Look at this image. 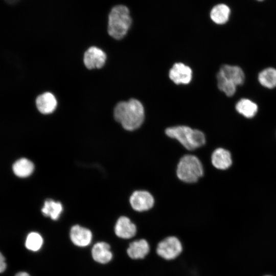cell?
<instances>
[{
	"instance_id": "6da1fadb",
	"label": "cell",
	"mask_w": 276,
	"mask_h": 276,
	"mask_svg": "<svg viewBox=\"0 0 276 276\" xmlns=\"http://www.w3.org/2000/svg\"><path fill=\"white\" fill-rule=\"evenodd\" d=\"M115 120L127 130L132 131L139 128L143 124L145 112L140 101L131 99L127 101L119 102L113 112Z\"/></svg>"
},
{
	"instance_id": "7a4b0ae2",
	"label": "cell",
	"mask_w": 276,
	"mask_h": 276,
	"mask_svg": "<svg viewBox=\"0 0 276 276\" xmlns=\"http://www.w3.org/2000/svg\"><path fill=\"white\" fill-rule=\"evenodd\" d=\"M131 24L128 8L123 5L113 7L108 15L107 31L110 36L116 39L124 37Z\"/></svg>"
},
{
	"instance_id": "3957f363",
	"label": "cell",
	"mask_w": 276,
	"mask_h": 276,
	"mask_svg": "<svg viewBox=\"0 0 276 276\" xmlns=\"http://www.w3.org/2000/svg\"><path fill=\"white\" fill-rule=\"evenodd\" d=\"M165 133L168 136L177 140L189 150L200 147L205 143V135L202 131L186 126L168 127L165 130Z\"/></svg>"
},
{
	"instance_id": "277c9868",
	"label": "cell",
	"mask_w": 276,
	"mask_h": 276,
	"mask_svg": "<svg viewBox=\"0 0 276 276\" xmlns=\"http://www.w3.org/2000/svg\"><path fill=\"white\" fill-rule=\"evenodd\" d=\"M178 178L187 183L196 182L203 174V166L195 155H186L178 163L176 169Z\"/></svg>"
},
{
	"instance_id": "5b68a950",
	"label": "cell",
	"mask_w": 276,
	"mask_h": 276,
	"mask_svg": "<svg viewBox=\"0 0 276 276\" xmlns=\"http://www.w3.org/2000/svg\"><path fill=\"white\" fill-rule=\"evenodd\" d=\"M182 246L180 240L175 236H169L157 245V254L166 260L175 259L181 253Z\"/></svg>"
},
{
	"instance_id": "8992f818",
	"label": "cell",
	"mask_w": 276,
	"mask_h": 276,
	"mask_svg": "<svg viewBox=\"0 0 276 276\" xmlns=\"http://www.w3.org/2000/svg\"><path fill=\"white\" fill-rule=\"evenodd\" d=\"M131 208L137 212H144L151 209L154 205V199L149 192L135 191L129 198Z\"/></svg>"
},
{
	"instance_id": "52a82bcc",
	"label": "cell",
	"mask_w": 276,
	"mask_h": 276,
	"mask_svg": "<svg viewBox=\"0 0 276 276\" xmlns=\"http://www.w3.org/2000/svg\"><path fill=\"white\" fill-rule=\"evenodd\" d=\"M106 59L105 53L95 46L88 48L83 55L84 64L88 69L101 68L105 64Z\"/></svg>"
},
{
	"instance_id": "ba28073f",
	"label": "cell",
	"mask_w": 276,
	"mask_h": 276,
	"mask_svg": "<svg viewBox=\"0 0 276 276\" xmlns=\"http://www.w3.org/2000/svg\"><path fill=\"white\" fill-rule=\"evenodd\" d=\"M169 76L175 84H188L192 79V71L182 63H175L169 71Z\"/></svg>"
},
{
	"instance_id": "9c48e42d",
	"label": "cell",
	"mask_w": 276,
	"mask_h": 276,
	"mask_svg": "<svg viewBox=\"0 0 276 276\" xmlns=\"http://www.w3.org/2000/svg\"><path fill=\"white\" fill-rule=\"evenodd\" d=\"M135 224L126 216H121L117 220L114 226L116 236L124 239H129L133 237L136 233Z\"/></svg>"
},
{
	"instance_id": "30bf717a",
	"label": "cell",
	"mask_w": 276,
	"mask_h": 276,
	"mask_svg": "<svg viewBox=\"0 0 276 276\" xmlns=\"http://www.w3.org/2000/svg\"><path fill=\"white\" fill-rule=\"evenodd\" d=\"M70 238L75 245L80 247L86 246L91 242L92 233L88 228L75 225L71 229Z\"/></svg>"
},
{
	"instance_id": "8fae6325",
	"label": "cell",
	"mask_w": 276,
	"mask_h": 276,
	"mask_svg": "<svg viewBox=\"0 0 276 276\" xmlns=\"http://www.w3.org/2000/svg\"><path fill=\"white\" fill-rule=\"evenodd\" d=\"M219 72L237 86L243 84L245 81V74L239 66L223 64L220 67Z\"/></svg>"
},
{
	"instance_id": "7c38bea8",
	"label": "cell",
	"mask_w": 276,
	"mask_h": 276,
	"mask_svg": "<svg viewBox=\"0 0 276 276\" xmlns=\"http://www.w3.org/2000/svg\"><path fill=\"white\" fill-rule=\"evenodd\" d=\"M150 246L144 239L133 241L130 243L127 249L128 257L133 260L144 259L149 252Z\"/></svg>"
},
{
	"instance_id": "4fadbf2b",
	"label": "cell",
	"mask_w": 276,
	"mask_h": 276,
	"mask_svg": "<svg viewBox=\"0 0 276 276\" xmlns=\"http://www.w3.org/2000/svg\"><path fill=\"white\" fill-rule=\"evenodd\" d=\"M91 255L95 261L101 264H106L112 258L110 246L105 242L96 243L92 248Z\"/></svg>"
},
{
	"instance_id": "5bb4252c",
	"label": "cell",
	"mask_w": 276,
	"mask_h": 276,
	"mask_svg": "<svg viewBox=\"0 0 276 276\" xmlns=\"http://www.w3.org/2000/svg\"><path fill=\"white\" fill-rule=\"evenodd\" d=\"M35 103L38 110L43 114L52 112L57 106L55 96L50 92H45L38 96Z\"/></svg>"
},
{
	"instance_id": "9a60e30c",
	"label": "cell",
	"mask_w": 276,
	"mask_h": 276,
	"mask_svg": "<svg viewBox=\"0 0 276 276\" xmlns=\"http://www.w3.org/2000/svg\"><path fill=\"white\" fill-rule=\"evenodd\" d=\"M211 161L213 165L217 169L225 170L232 164L230 152L223 148L216 149L212 153Z\"/></svg>"
},
{
	"instance_id": "2e32d148",
	"label": "cell",
	"mask_w": 276,
	"mask_h": 276,
	"mask_svg": "<svg viewBox=\"0 0 276 276\" xmlns=\"http://www.w3.org/2000/svg\"><path fill=\"white\" fill-rule=\"evenodd\" d=\"M231 9L225 4H218L214 6L210 11V17L216 24L223 25L229 19Z\"/></svg>"
},
{
	"instance_id": "e0dca14e",
	"label": "cell",
	"mask_w": 276,
	"mask_h": 276,
	"mask_svg": "<svg viewBox=\"0 0 276 276\" xmlns=\"http://www.w3.org/2000/svg\"><path fill=\"white\" fill-rule=\"evenodd\" d=\"M235 108L240 114L247 118H253L258 109L257 104L247 98H242L238 101L236 104Z\"/></svg>"
},
{
	"instance_id": "ac0fdd59",
	"label": "cell",
	"mask_w": 276,
	"mask_h": 276,
	"mask_svg": "<svg viewBox=\"0 0 276 276\" xmlns=\"http://www.w3.org/2000/svg\"><path fill=\"white\" fill-rule=\"evenodd\" d=\"M258 79L261 85L266 88L276 87V69L272 67L263 69L259 73Z\"/></svg>"
},
{
	"instance_id": "d6986e66",
	"label": "cell",
	"mask_w": 276,
	"mask_h": 276,
	"mask_svg": "<svg viewBox=\"0 0 276 276\" xmlns=\"http://www.w3.org/2000/svg\"><path fill=\"white\" fill-rule=\"evenodd\" d=\"M62 209V205L60 202L48 199L45 201L41 212L44 216L50 217L52 220H56L59 218Z\"/></svg>"
},
{
	"instance_id": "ffe728a7",
	"label": "cell",
	"mask_w": 276,
	"mask_h": 276,
	"mask_svg": "<svg viewBox=\"0 0 276 276\" xmlns=\"http://www.w3.org/2000/svg\"><path fill=\"white\" fill-rule=\"evenodd\" d=\"M33 164L28 159L23 158L17 160L13 165L14 174L20 177H26L33 172Z\"/></svg>"
},
{
	"instance_id": "44dd1931",
	"label": "cell",
	"mask_w": 276,
	"mask_h": 276,
	"mask_svg": "<svg viewBox=\"0 0 276 276\" xmlns=\"http://www.w3.org/2000/svg\"><path fill=\"white\" fill-rule=\"evenodd\" d=\"M217 86L220 90L227 96H233L236 91L237 85L222 76L219 72L217 74Z\"/></svg>"
},
{
	"instance_id": "7402d4cb",
	"label": "cell",
	"mask_w": 276,
	"mask_h": 276,
	"mask_svg": "<svg viewBox=\"0 0 276 276\" xmlns=\"http://www.w3.org/2000/svg\"><path fill=\"white\" fill-rule=\"evenodd\" d=\"M43 244L41 236L37 232L30 233L26 238L25 246L31 251H36L40 249Z\"/></svg>"
},
{
	"instance_id": "603a6c76",
	"label": "cell",
	"mask_w": 276,
	"mask_h": 276,
	"mask_svg": "<svg viewBox=\"0 0 276 276\" xmlns=\"http://www.w3.org/2000/svg\"><path fill=\"white\" fill-rule=\"evenodd\" d=\"M7 267V264L5 262V258L2 253L0 254V272H4Z\"/></svg>"
},
{
	"instance_id": "cb8c5ba5",
	"label": "cell",
	"mask_w": 276,
	"mask_h": 276,
	"mask_svg": "<svg viewBox=\"0 0 276 276\" xmlns=\"http://www.w3.org/2000/svg\"><path fill=\"white\" fill-rule=\"evenodd\" d=\"M15 276H30L29 273L25 271H21L17 273Z\"/></svg>"
},
{
	"instance_id": "d4e9b609",
	"label": "cell",
	"mask_w": 276,
	"mask_h": 276,
	"mask_svg": "<svg viewBox=\"0 0 276 276\" xmlns=\"http://www.w3.org/2000/svg\"><path fill=\"white\" fill-rule=\"evenodd\" d=\"M266 276H270V275H266Z\"/></svg>"
}]
</instances>
